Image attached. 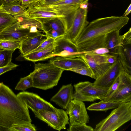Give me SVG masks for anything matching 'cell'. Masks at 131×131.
<instances>
[{
	"instance_id": "obj_27",
	"label": "cell",
	"mask_w": 131,
	"mask_h": 131,
	"mask_svg": "<svg viewBox=\"0 0 131 131\" xmlns=\"http://www.w3.org/2000/svg\"><path fill=\"white\" fill-rule=\"evenodd\" d=\"M14 51L0 48V67L6 66L12 62V54Z\"/></svg>"
},
{
	"instance_id": "obj_15",
	"label": "cell",
	"mask_w": 131,
	"mask_h": 131,
	"mask_svg": "<svg viewBox=\"0 0 131 131\" xmlns=\"http://www.w3.org/2000/svg\"><path fill=\"white\" fill-rule=\"evenodd\" d=\"M30 32V29L20 28L18 21L8 27L0 34V40H10L21 42Z\"/></svg>"
},
{
	"instance_id": "obj_30",
	"label": "cell",
	"mask_w": 131,
	"mask_h": 131,
	"mask_svg": "<svg viewBox=\"0 0 131 131\" xmlns=\"http://www.w3.org/2000/svg\"><path fill=\"white\" fill-rule=\"evenodd\" d=\"M11 131H36L35 126L31 123L14 126L10 128Z\"/></svg>"
},
{
	"instance_id": "obj_21",
	"label": "cell",
	"mask_w": 131,
	"mask_h": 131,
	"mask_svg": "<svg viewBox=\"0 0 131 131\" xmlns=\"http://www.w3.org/2000/svg\"><path fill=\"white\" fill-rule=\"evenodd\" d=\"M119 31H114L106 34L105 48L112 54L117 56L118 50L121 46Z\"/></svg>"
},
{
	"instance_id": "obj_8",
	"label": "cell",
	"mask_w": 131,
	"mask_h": 131,
	"mask_svg": "<svg viewBox=\"0 0 131 131\" xmlns=\"http://www.w3.org/2000/svg\"><path fill=\"white\" fill-rule=\"evenodd\" d=\"M119 82L118 88L108 97L103 101H131V74L122 69L119 75Z\"/></svg>"
},
{
	"instance_id": "obj_43",
	"label": "cell",
	"mask_w": 131,
	"mask_h": 131,
	"mask_svg": "<svg viewBox=\"0 0 131 131\" xmlns=\"http://www.w3.org/2000/svg\"><path fill=\"white\" fill-rule=\"evenodd\" d=\"M19 0H3V3H9L15 2H17Z\"/></svg>"
},
{
	"instance_id": "obj_14",
	"label": "cell",
	"mask_w": 131,
	"mask_h": 131,
	"mask_svg": "<svg viewBox=\"0 0 131 131\" xmlns=\"http://www.w3.org/2000/svg\"><path fill=\"white\" fill-rule=\"evenodd\" d=\"M39 31L30 32L20 42L19 50L23 56L31 52L48 38Z\"/></svg>"
},
{
	"instance_id": "obj_16",
	"label": "cell",
	"mask_w": 131,
	"mask_h": 131,
	"mask_svg": "<svg viewBox=\"0 0 131 131\" xmlns=\"http://www.w3.org/2000/svg\"><path fill=\"white\" fill-rule=\"evenodd\" d=\"M55 66L64 70H70L74 68L88 67L84 60L80 57H59L50 60Z\"/></svg>"
},
{
	"instance_id": "obj_44",
	"label": "cell",
	"mask_w": 131,
	"mask_h": 131,
	"mask_svg": "<svg viewBox=\"0 0 131 131\" xmlns=\"http://www.w3.org/2000/svg\"><path fill=\"white\" fill-rule=\"evenodd\" d=\"M0 131H11L10 128L6 127L0 125Z\"/></svg>"
},
{
	"instance_id": "obj_38",
	"label": "cell",
	"mask_w": 131,
	"mask_h": 131,
	"mask_svg": "<svg viewBox=\"0 0 131 131\" xmlns=\"http://www.w3.org/2000/svg\"><path fill=\"white\" fill-rule=\"evenodd\" d=\"M18 66V65L12 62L6 66L0 67V75L8 71L14 69Z\"/></svg>"
},
{
	"instance_id": "obj_10",
	"label": "cell",
	"mask_w": 131,
	"mask_h": 131,
	"mask_svg": "<svg viewBox=\"0 0 131 131\" xmlns=\"http://www.w3.org/2000/svg\"><path fill=\"white\" fill-rule=\"evenodd\" d=\"M66 109V111L69 116V126L86 124L89 122V117L85 103L83 101L74 99L69 103Z\"/></svg>"
},
{
	"instance_id": "obj_29",
	"label": "cell",
	"mask_w": 131,
	"mask_h": 131,
	"mask_svg": "<svg viewBox=\"0 0 131 131\" xmlns=\"http://www.w3.org/2000/svg\"><path fill=\"white\" fill-rule=\"evenodd\" d=\"M20 42L10 40H0V48L5 50H14L19 49Z\"/></svg>"
},
{
	"instance_id": "obj_7",
	"label": "cell",
	"mask_w": 131,
	"mask_h": 131,
	"mask_svg": "<svg viewBox=\"0 0 131 131\" xmlns=\"http://www.w3.org/2000/svg\"><path fill=\"white\" fill-rule=\"evenodd\" d=\"M36 117L45 122L54 129L60 131L66 128L69 119L66 111L56 108L53 111L39 110L34 113Z\"/></svg>"
},
{
	"instance_id": "obj_25",
	"label": "cell",
	"mask_w": 131,
	"mask_h": 131,
	"mask_svg": "<svg viewBox=\"0 0 131 131\" xmlns=\"http://www.w3.org/2000/svg\"><path fill=\"white\" fill-rule=\"evenodd\" d=\"M124 101L105 102L103 101L91 104L87 108L90 111H106L117 107Z\"/></svg>"
},
{
	"instance_id": "obj_41",
	"label": "cell",
	"mask_w": 131,
	"mask_h": 131,
	"mask_svg": "<svg viewBox=\"0 0 131 131\" xmlns=\"http://www.w3.org/2000/svg\"><path fill=\"white\" fill-rule=\"evenodd\" d=\"M91 52L92 53L97 54L110 53L108 49L105 47L98 48Z\"/></svg>"
},
{
	"instance_id": "obj_36",
	"label": "cell",
	"mask_w": 131,
	"mask_h": 131,
	"mask_svg": "<svg viewBox=\"0 0 131 131\" xmlns=\"http://www.w3.org/2000/svg\"><path fill=\"white\" fill-rule=\"evenodd\" d=\"M119 82V76L108 89L104 99L108 97L115 92L118 88Z\"/></svg>"
},
{
	"instance_id": "obj_11",
	"label": "cell",
	"mask_w": 131,
	"mask_h": 131,
	"mask_svg": "<svg viewBox=\"0 0 131 131\" xmlns=\"http://www.w3.org/2000/svg\"><path fill=\"white\" fill-rule=\"evenodd\" d=\"M17 95L34 113L41 110L53 111L56 108L50 103L33 93L23 91L19 93Z\"/></svg>"
},
{
	"instance_id": "obj_47",
	"label": "cell",
	"mask_w": 131,
	"mask_h": 131,
	"mask_svg": "<svg viewBox=\"0 0 131 131\" xmlns=\"http://www.w3.org/2000/svg\"><path fill=\"white\" fill-rule=\"evenodd\" d=\"M2 82L0 83V85L2 84Z\"/></svg>"
},
{
	"instance_id": "obj_6",
	"label": "cell",
	"mask_w": 131,
	"mask_h": 131,
	"mask_svg": "<svg viewBox=\"0 0 131 131\" xmlns=\"http://www.w3.org/2000/svg\"><path fill=\"white\" fill-rule=\"evenodd\" d=\"M74 87L73 99L83 102L103 101L109 88L96 85L88 81L79 82L74 84Z\"/></svg>"
},
{
	"instance_id": "obj_32",
	"label": "cell",
	"mask_w": 131,
	"mask_h": 131,
	"mask_svg": "<svg viewBox=\"0 0 131 131\" xmlns=\"http://www.w3.org/2000/svg\"><path fill=\"white\" fill-rule=\"evenodd\" d=\"M67 130L69 131H94V129L86 124H82L77 125L69 126Z\"/></svg>"
},
{
	"instance_id": "obj_13",
	"label": "cell",
	"mask_w": 131,
	"mask_h": 131,
	"mask_svg": "<svg viewBox=\"0 0 131 131\" xmlns=\"http://www.w3.org/2000/svg\"><path fill=\"white\" fill-rule=\"evenodd\" d=\"M122 69V64L118 58L117 61L112 64L93 83L96 85L108 88L119 76Z\"/></svg>"
},
{
	"instance_id": "obj_9",
	"label": "cell",
	"mask_w": 131,
	"mask_h": 131,
	"mask_svg": "<svg viewBox=\"0 0 131 131\" xmlns=\"http://www.w3.org/2000/svg\"><path fill=\"white\" fill-rule=\"evenodd\" d=\"M88 9L79 7L77 10L70 28L63 36L65 38L75 43L89 23L87 20Z\"/></svg>"
},
{
	"instance_id": "obj_18",
	"label": "cell",
	"mask_w": 131,
	"mask_h": 131,
	"mask_svg": "<svg viewBox=\"0 0 131 131\" xmlns=\"http://www.w3.org/2000/svg\"><path fill=\"white\" fill-rule=\"evenodd\" d=\"M106 34L87 40L77 45L78 51L81 54L92 51L97 49L105 48Z\"/></svg>"
},
{
	"instance_id": "obj_45",
	"label": "cell",
	"mask_w": 131,
	"mask_h": 131,
	"mask_svg": "<svg viewBox=\"0 0 131 131\" xmlns=\"http://www.w3.org/2000/svg\"><path fill=\"white\" fill-rule=\"evenodd\" d=\"M89 0H83V1L82 3H86V2H88V1H89Z\"/></svg>"
},
{
	"instance_id": "obj_1",
	"label": "cell",
	"mask_w": 131,
	"mask_h": 131,
	"mask_svg": "<svg viewBox=\"0 0 131 131\" xmlns=\"http://www.w3.org/2000/svg\"><path fill=\"white\" fill-rule=\"evenodd\" d=\"M31 122L26 104L2 82L0 85V125L10 128Z\"/></svg>"
},
{
	"instance_id": "obj_26",
	"label": "cell",
	"mask_w": 131,
	"mask_h": 131,
	"mask_svg": "<svg viewBox=\"0 0 131 131\" xmlns=\"http://www.w3.org/2000/svg\"><path fill=\"white\" fill-rule=\"evenodd\" d=\"M0 6V34L8 27L18 22L12 15L3 11Z\"/></svg>"
},
{
	"instance_id": "obj_4",
	"label": "cell",
	"mask_w": 131,
	"mask_h": 131,
	"mask_svg": "<svg viewBox=\"0 0 131 131\" xmlns=\"http://www.w3.org/2000/svg\"><path fill=\"white\" fill-rule=\"evenodd\" d=\"M131 119V101L123 102L96 124L94 131H114Z\"/></svg>"
},
{
	"instance_id": "obj_40",
	"label": "cell",
	"mask_w": 131,
	"mask_h": 131,
	"mask_svg": "<svg viewBox=\"0 0 131 131\" xmlns=\"http://www.w3.org/2000/svg\"><path fill=\"white\" fill-rule=\"evenodd\" d=\"M61 0H45L43 1H41L35 5L34 6L50 5Z\"/></svg>"
},
{
	"instance_id": "obj_3",
	"label": "cell",
	"mask_w": 131,
	"mask_h": 131,
	"mask_svg": "<svg viewBox=\"0 0 131 131\" xmlns=\"http://www.w3.org/2000/svg\"><path fill=\"white\" fill-rule=\"evenodd\" d=\"M64 70L51 62L35 63L34 70L30 74L32 87L46 90L56 86Z\"/></svg>"
},
{
	"instance_id": "obj_12",
	"label": "cell",
	"mask_w": 131,
	"mask_h": 131,
	"mask_svg": "<svg viewBox=\"0 0 131 131\" xmlns=\"http://www.w3.org/2000/svg\"><path fill=\"white\" fill-rule=\"evenodd\" d=\"M54 55L67 57H80L77 45L69 40L65 38L63 36L54 39Z\"/></svg>"
},
{
	"instance_id": "obj_46",
	"label": "cell",
	"mask_w": 131,
	"mask_h": 131,
	"mask_svg": "<svg viewBox=\"0 0 131 131\" xmlns=\"http://www.w3.org/2000/svg\"><path fill=\"white\" fill-rule=\"evenodd\" d=\"M3 3V0H0V6H1Z\"/></svg>"
},
{
	"instance_id": "obj_28",
	"label": "cell",
	"mask_w": 131,
	"mask_h": 131,
	"mask_svg": "<svg viewBox=\"0 0 131 131\" xmlns=\"http://www.w3.org/2000/svg\"><path fill=\"white\" fill-rule=\"evenodd\" d=\"M33 82L30 74L27 76L21 78L15 88L16 90L24 91L27 89L32 87Z\"/></svg>"
},
{
	"instance_id": "obj_34",
	"label": "cell",
	"mask_w": 131,
	"mask_h": 131,
	"mask_svg": "<svg viewBox=\"0 0 131 131\" xmlns=\"http://www.w3.org/2000/svg\"><path fill=\"white\" fill-rule=\"evenodd\" d=\"M122 47L125 58L129 66L131 67V45Z\"/></svg>"
},
{
	"instance_id": "obj_35",
	"label": "cell",
	"mask_w": 131,
	"mask_h": 131,
	"mask_svg": "<svg viewBox=\"0 0 131 131\" xmlns=\"http://www.w3.org/2000/svg\"><path fill=\"white\" fill-rule=\"evenodd\" d=\"M42 0H19L18 2L25 9L31 7Z\"/></svg>"
},
{
	"instance_id": "obj_42",
	"label": "cell",
	"mask_w": 131,
	"mask_h": 131,
	"mask_svg": "<svg viewBox=\"0 0 131 131\" xmlns=\"http://www.w3.org/2000/svg\"><path fill=\"white\" fill-rule=\"evenodd\" d=\"M131 11V4H130L128 8L126 10L123 15L124 16H127L130 13Z\"/></svg>"
},
{
	"instance_id": "obj_37",
	"label": "cell",
	"mask_w": 131,
	"mask_h": 131,
	"mask_svg": "<svg viewBox=\"0 0 131 131\" xmlns=\"http://www.w3.org/2000/svg\"><path fill=\"white\" fill-rule=\"evenodd\" d=\"M54 41V39L48 37L47 39L43 42L38 47L31 52L43 49L53 43Z\"/></svg>"
},
{
	"instance_id": "obj_17",
	"label": "cell",
	"mask_w": 131,
	"mask_h": 131,
	"mask_svg": "<svg viewBox=\"0 0 131 131\" xmlns=\"http://www.w3.org/2000/svg\"><path fill=\"white\" fill-rule=\"evenodd\" d=\"M73 87L71 84L62 86L50 100L66 109L73 99Z\"/></svg>"
},
{
	"instance_id": "obj_19",
	"label": "cell",
	"mask_w": 131,
	"mask_h": 131,
	"mask_svg": "<svg viewBox=\"0 0 131 131\" xmlns=\"http://www.w3.org/2000/svg\"><path fill=\"white\" fill-rule=\"evenodd\" d=\"M54 42L46 48L30 52L23 56L26 60L33 62L42 61L54 57Z\"/></svg>"
},
{
	"instance_id": "obj_20",
	"label": "cell",
	"mask_w": 131,
	"mask_h": 131,
	"mask_svg": "<svg viewBox=\"0 0 131 131\" xmlns=\"http://www.w3.org/2000/svg\"><path fill=\"white\" fill-rule=\"evenodd\" d=\"M29 15L35 18L41 23L56 18L63 17L50 12L40 9L32 7L26 9Z\"/></svg>"
},
{
	"instance_id": "obj_22",
	"label": "cell",
	"mask_w": 131,
	"mask_h": 131,
	"mask_svg": "<svg viewBox=\"0 0 131 131\" xmlns=\"http://www.w3.org/2000/svg\"><path fill=\"white\" fill-rule=\"evenodd\" d=\"M0 7L3 11L12 16H29L26 9H25L18 1L9 3H3Z\"/></svg>"
},
{
	"instance_id": "obj_2",
	"label": "cell",
	"mask_w": 131,
	"mask_h": 131,
	"mask_svg": "<svg viewBox=\"0 0 131 131\" xmlns=\"http://www.w3.org/2000/svg\"><path fill=\"white\" fill-rule=\"evenodd\" d=\"M127 16H111L100 18L89 23L74 43L77 45L89 39L120 30L128 23Z\"/></svg>"
},
{
	"instance_id": "obj_39",
	"label": "cell",
	"mask_w": 131,
	"mask_h": 131,
	"mask_svg": "<svg viewBox=\"0 0 131 131\" xmlns=\"http://www.w3.org/2000/svg\"><path fill=\"white\" fill-rule=\"evenodd\" d=\"M45 33L48 37L52 38L54 39L61 36L58 32L53 30H51Z\"/></svg>"
},
{
	"instance_id": "obj_23",
	"label": "cell",
	"mask_w": 131,
	"mask_h": 131,
	"mask_svg": "<svg viewBox=\"0 0 131 131\" xmlns=\"http://www.w3.org/2000/svg\"><path fill=\"white\" fill-rule=\"evenodd\" d=\"M43 30L45 32L53 30L58 32L61 36L66 32L65 27L59 18H55L41 23Z\"/></svg>"
},
{
	"instance_id": "obj_5",
	"label": "cell",
	"mask_w": 131,
	"mask_h": 131,
	"mask_svg": "<svg viewBox=\"0 0 131 131\" xmlns=\"http://www.w3.org/2000/svg\"><path fill=\"white\" fill-rule=\"evenodd\" d=\"M80 57L92 71L96 80L103 74L118 59L117 56L110 53L97 54L91 52L81 54Z\"/></svg>"
},
{
	"instance_id": "obj_24",
	"label": "cell",
	"mask_w": 131,
	"mask_h": 131,
	"mask_svg": "<svg viewBox=\"0 0 131 131\" xmlns=\"http://www.w3.org/2000/svg\"><path fill=\"white\" fill-rule=\"evenodd\" d=\"M13 16L17 20L19 26L21 28L30 29L32 27H35L38 29L43 30L41 23L35 18L29 16Z\"/></svg>"
},
{
	"instance_id": "obj_31",
	"label": "cell",
	"mask_w": 131,
	"mask_h": 131,
	"mask_svg": "<svg viewBox=\"0 0 131 131\" xmlns=\"http://www.w3.org/2000/svg\"><path fill=\"white\" fill-rule=\"evenodd\" d=\"M70 71L80 74L87 76L95 79L94 74L89 67H83L76 68L71 69Z\"/></svg>"
},
{
	"instance_id": "obj_33",
	"label": "cell",
	"mask_w": 131,
	"mask_h": 131,
	"mask_svg": "<svg viewBox=\"0 0 131 131\" xmlns=\"http://www.w3.org/2000/svg\"><path fill=\"white\" fill-rule=\"evenodd\" d=\"M121 46L131 45V28L122 35H120Z\"/></svg>"
}]
</instances>
